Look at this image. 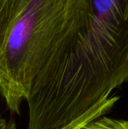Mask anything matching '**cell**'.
Listing matches in <instances>:
<instances>
[{"label": "cell", "mask_w": 128, "mask_h": 129, "mask_svg": "<svg viewBox=\"0 0 128 129\" xmlns=\"http://www.w3.org/2000/svg\"><path fill=\"white\" fill-rule=\"evenodd\" d=\"M86 0H0V96L19 113L32 83Z\"/></svg>", "instance_id": "7a4b0ae2"}, {"label": "cell", "mask_w": 128, "mask_h": 129, "mask_svg": "<svg viewBox=\"0 0 128 129\" xmlns=\"http://www.w3.org/2000/svg\"><path fill=\"white\" fill-rule=\"evenodd\" d=\"M82 129H128V122L123 119L102 116L88 124Z\"/></svg>", "instance_id": "277c9868"}, {"label": "cell", "mask_w": 128, "mask_h": 129, "mask_svg": "<svg viewBox=\"0 0 128 129\" xmlns=\"http://www.w3.org/2000/svg\"><path fill=\"white\" fill-rule=\"evenodd\" d=\"M0 129H17V127L14 122L7 121L6 119L0 118Z\"/></svg>", "instance_id": "5b68a950"}, {"label": "cell", "mask_w": 128, "mask_h": 129, "mask_svg": "<svg viewBox=\"0 0 128 129\" xmlns=\"http://www.w3.org/2000/svg\"><path fill=\"white\" fill-rule=\"evenodd\" d=\"M127 122H128V121H127Z\"/></svg>", "instance_id": "8992f818"}, {"label": "cell", "mask_w": 128, "mask_h": 129, "mask_svg": "<svg viewBox=\"0 0 128 129\" xmlns=\"http://www.w3.org/2000/svg\"><path fill=\"white\" fill-rule=\"evenodd\" d=\"M119 99L118 96H112L104 99L95 105L91 110L81 116L80 118L76 119L71 122L70 124L67 125L61 129H82L84 128L88 124H90L92 121L96 120L97 119L102 117L104 114H106Z\"/></svg>", "instance_id": "3957f363"}, {"label": "cell", "mask_w": 128, "mask_h": 129, "mask_svg": "<svg viewBox=\"0 0 128 129\" xmlns=\"http://www.w3.org/2000/svg\"><path fill=\"white\" fill-rule=\"evenodd\" d=\"M127 81L128 0H86L32 82L27 129H61Z\"/></svg>", "instance_id": "6da1fadb"}]
</instances>
